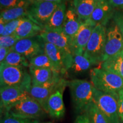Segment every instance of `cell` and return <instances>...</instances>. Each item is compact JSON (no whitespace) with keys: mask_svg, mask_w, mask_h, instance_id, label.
Returning a JSON list of instances; mask_svg holds the SVG:
<instances>
[{"mask_svg":"<svg viewBox=\"0 0 123 123\" xmlns=\"http://www.w3.org/2000/svg\"><path fill=\"white\" fill-rule=\"evenodd\" d=\"M92 65L88 59H87L84 55H74L73 61L71 69L74 73L79 74L83 73L88 70Z\"/></svg>","mask_w":123,"mask_h":123,"instance_id":"cb8c5ba5","label":"cell"},{"mask_svg":"<svg viewBox=\"0 0 123 123\" xmlns=\"http://www.w3.org/2000/svg\"><path fill=\"white\" fill-rule=\"evenodd\" d=\"M82 23L83 22L77 14L74 6L69 7L66 11L62 29L71 41V45Z\"/></svg>","mask_w":123,"mask_h":123,"instance_id":"e0dca14e","label":"cell"},{"mask_svg":"<svg viewBox=\"0 0 123 123\" xmlns=\"http://www.w3.org/2000/svg\"><path fill=\"white\" fill-rule=\"evenodd\" d=\"M43 28L32 21L30 18L25 17L18 27L14 35L19 39L35 37L41 34Z\"/></svg>","mask_w":123,"mask_h":123,"instance_id":"d6986e66","label":"cell"},{"mask_svg":"<svg viewBox=\"0 0 123 123\" xmlns=\"http://www.w3.org/2000/svg\"><path fill=\"white\" fill-rule=\"evenodd\" d=\"M31 2L29 0H0L1 11L19 5H25L31 4Z\"/></svg>","mask_w":123,"mask_h":123,"instance_id":"f546056e","label":"cell"},{"mask_svg":"<svg viewBox=\"0 0 123 123\" xmlns=\"http://www.w3.org/2000/svg\"><path fill=\"white\" fill-rule=\"evenodd\" d=\"M64 79L62 80L48 100V113L53 119H62L65 113V107L63 101V92L67 86Z\"/></svg>","mask_w":123,"mask_h":123,"instance_id":"5bb4252c","label":"cell"},{"mask_svg":"<svg viewBox=\"0 0 123 123\" xmlns=\"http://www.w3.org/2000/svg\"></svg>","mask_w":123,"mask_h":123,"instance_id":"60d3db41","label":"cell"},{"mask_svg":"<svg viewBox=\"0 0 123 123\" xmlns=\"http://www.w3.org/2000/svg\"><path fill=\"white\" fill-rule=\"evenodd\" d=\"M20 40L14 34L1 36L0 37V47L12 49L16 43Z\"/></svg>","mask_w":123,"mask_h":123,"instance_id":"4dcf8cb0","label":"cell"},{"mask_svg":"<svg viewBox=\"0 0 123 123\" xmlns=\"http://www.w3.org/2000/svg\"><path fill=\"white\" fill-rule=\"evenodd\" d=\"M101 68L123 79V50L101 63Z\"/></svg>","mask_w":123,"mask_h":123,"instance_id":"7402d4cb","label":"cell"},{"mask_svg":"<svg viewBox=\"0 0 123 123\" xmlns=\"http://www.w3.org/2000/svg\"><path fill=\"white\" fill-rule=\"evenodd\" d=\"M5 113L16 117L38 120L44 117L47 113L37 101L29 95L10 108Z\"/></svg>","mask_w":123,"mask_h":123,"instance_id":"8992f818","label":"cell"},{"mask_svg":"<svg viewBox=\"0 0 123 123\" xmlns=\"http://www.w3.org/2000/svg\"><path fill=\"white\" fill-rule=\"evenodd\" d=\"M1 123H39L38 120L22 119L10 116L9 114H3L1 117Z\"/></svg>","mask_w":123,"mask_h":123,"instance_id":"f1b7e54d","label":"cell"},{"mask_svg":"<svg viewBox=\"0 0 123 123\" xmlns=\"http://www.w3.org/2000/svg\"><path fill=\"white\" fill-rule=\"evenodd\" d=\"M29 88L22 86L1 87V113L4 114L20 101L29 96Z\"/></svg>","mask_w":123,"mask_h":123,"instance_id":"ba28073f","label":"cell"},{"mask_svg":"<svg viewBox=\"0 0 123 123\" xmlns=\"http://www.w3.org/2000/svg\"><path fill=\"white\" fill-rule=\"evenodd\" d=\"M34 1H50V2L61 3L63 2H66L67 0H34Z\"/></svg>","mask_w":123,"mask_h":123,"instance_id":"74e56055","label":"cell"},{"mask_svg":"<svg viewBox=\"0 0 123 123\" xmlns=\"http://www.w3.org/2000/svg\"><path fill=\"white\" fill-rule=\"evenodd\" d=\"M2 63L15 67H27L30 66L29 61L26 58L12 50L10 51Z\"/></svg>","mask_w":123,"mask_h":123,"instance_id":"d4e9b609","label":"cell"},{"mask_svg":"<svg viewBox=\"0 0 123 123\" xmlns=\"http://www.w3.org/2000/svg\"><path fill=\"white\" fill-rule=\"evenodd\" d=\"M31 4L25 5H19L12 8L2 10L1 11L0 19L6 24L19 18L28 17V9Z\"/></svg>","mask_w":123,"mask_h":123,"instance_id":"603a6c76","label":"cell"},{"mask_svg":"<svg viewBox=\"0 0 123 123\" xmlns=\"http://www.w3.org/2000/svg\"><path fill=\"white\" fill-rule=\"evenodd\" d=\"M113 20L123 35V10H115Z\"/></svg>","mask_w":123,"mask_h":123,"instance_id":"1f68e13d","label":"cell"},{"mask_svg":"<svg viewBox=\"0 0 123 123\" xmlns=\"http://www.w3.org/2000/svg\"><path fill=\"white\" fill-rule=\"evenodd\" d=\"M66 2H62L59 5L50 19L44 25L43 29L56 30L62 28L67 11Z\"/></svg>","mask_w":123,"mask_h":123,"instance_id":"44dd1931","label":"cell"},{"mask_svg":"<svg viewBox=\"0 0 123 123\" xmlns=\"http://www.w3.org/2000/svg\"><path fill=\"white\" fill-rule=\"evenodd\" d=\"M61 75H58L51 81L42 85L34 86L31 84L28 90L29 95L39 103L47 113H48L49 99L63 79Z\"/></svg>","mask_w":123,"mask_h":123,"instance_id":"30bf717a","label":"cell"},{"mask_svg":"<svg viewBox=\"0 0 123 123\" xmlns=\"http://www.w3.org/2000/svg\"><path fill=\"white\" fill-rule=\"evenodd\" d=\"M6 24L2 20L0 19V35H2L4 32L5 27Z\"/></svg>","mask_w":123,"mask_h":123,"instance_id":"8d00e7d4","label":"cell"},{"mask_svg":"<svg viewBox=\"0 0 123 123\" xmlns=\"http://www.w3.org/2000/svg\"><path fill=\"white\" fill-rule=\"evenodd\" d=\"M61 3L46 1H34L29 7L28 18L43 28Z\"/></svg>","mask_w":123,"mask_h":123,"instance_id":"52a82bcc","label":"cell"},{"mask_svg":"<svg viewBox=\"0 0 123 123\" xmlns=\"http://www.w3.org/2000/svg\"><path fill=\"white\" fill-rule=\"evenodd\" d=\"M29 74L31 78V84L41 86L51 81L54 78L61 74L56 73L47 68H37L29 66Z\"/></svg>","mask_w":123,"mask_h":123,"instance_id":"ac0fdd59","label":"cell"},{"mask_svg":"<svg viewBox=\"0 0 123 123\" xmlns=\"http://www.w3.org/2000/svg\"><path fill=\"white\" fill-rule=\"evenodd\" d=\"M95 27L87 21L83 22L72 42L73 55L84 54Z\"/></svg>","mask_w":123,"mask_h":123,"instance_id":"2e32d148","label":"cell"},{"mask_svg":"<svg viewBox=\"0 0 123 123\" xmlns=\"http://www.w3.org/2000/svg\"><path fill=\"white\" fill-rule=\"evenodd\" d=\"M93 101L108 123H121L118 113L119 95L111 94L93 87Z\"/></svg>","mask_w":123,"mask_h":123,"instance_id":"3957f363","label":"cell"},{"mask_svg":"<svg viewBox=\"0 0 123 123\" xmlns=\"http://www.w3.org/2000/svg\"></svg>","mask_w":123,"mask_h":123,"instance_id":"ab89813d","label":"cell"},{"mask_svg":"<svg viewBox=\"0 0 123 123\" xmlns=\"http://www.w3.org/2000/svg\"><path fill=\"white\" fill-rule=\"evenodd\" d=\"M25 18V17L21 18L6 23L5 25L4 32L1 36H6V35L14 34L18 27L19 26L21 23L23 22Z\"/></svg>","mask_w":123,"mask_h":123,"instance_id":"83f0119b","label":"cell"},{"mask_svg":"<svg viewBox=\"0 0 123 123\" xmlns=\"http://www.w3.org/2000/svg\"><path fill=\"white\" fill-rule=\"evenodd\" d=\"M39 36L45 42L55 45L70 56H74L71 47V41L66 34L62 28L56 30L43 29Z\"/></svg>","mask_w":123,"mask_h":123,"instance_id":"4fadbf2b","label":"cell"},{"mask_svg":"<svg viewBox=\"0 0 123 123\" xmlns=\"http://www.w3.org/2000/svg\"><path fill=\"white\" fill-rule=\"evenodd\" d=\"M44 51L58 73L63 74L71 69L73 56H70L54 44L44 42Z\"/></svg>","mask_w":123,"mask_h":123,"instance_id":"8fae6325","label":"cell"},{"mask_svg":"<svg viewBox=\"0 0 123 123\" xmlns=\"http://www.w3.org/2000/svg\"></svg>","mask_w":123,"mask_h":123,"instance_id":"b9f144b4","label":"cell"},{"mask_svg":"<svg viewBox=\"0 0 123 123\" xmlns=\"http://www.w3.org/2000/svg\"><path fill=\"white\" fill-rule=\"evenodd\" d=\"M74 107L77 112H83L93 99V86L90 81L83 79L67 81Z\"/></svg>","mask_w":123,"mask_h":123,"instance_id":"7a4b0ae2","label":"cell"},{"mask_svg":"<svg viewBox=\"0 0 123 123\" xmlns=\"http://www.w3.org/2000/svg\"><path fill=\"white\" fill-rule=\"evenodd\" d=\"M1 87L22 86L30 88L31 78L25 67H15L2 63L0 65Z\"/></svg>","mask_w":123,"mask_h":123,"instance_id":"277c9868","label":"cell"},{"mask_svg":"<svg viewBox=\"0 0 123 123\" xmlns=\"http://www.w3.org/2000/svg\"><path fill=\"white\" fill-rule=\"evenodd\" d=\"M11 51V49L0 47V62L2 63L7 55Z\"/></svg>","mask_w":123,"mask_h":123,"instance_id":"e575fe53","label":"cell"},{"mask_svg":"<svg viewBox=\"0 0 123 123\" xmlns=\"http://www.w3.org/2000/svg\"><path fill=\"white\" fill-rule=\"evenodd\" d=\"M29 61L30 66H31L37 67V68H50L53 71L58 73L55 70L53 63L44 53L31 58L29 60Z\"/></svg>","mask_w":123,"mask_h":123,"instance_id":"4316f807","label":"cell"},{"mask_svg":"<svg viewBox=\"0 0 123 123\" xmlns=\"http://www.w3.org/2000/svg\"><path fill=\"white\" fill-rule=\"evenodd\" d=\"M123 50V35L113 20L106 27L105 43L101 63Z\"/></svg>","mask_w":123,"mask_h":123,"instance_id":"9c48e42d","label":"cell"},{"mask_svg":"<svg viewBox=\"0 0 123 123\" xmlns=\"http://www.w3.org/2000/svg\"><path fill=\"white\" fill-rule=\"evenodd\" d=\"M91 83L93 87L100 91L119 95L123 90V79L101 68H94L90 71Z\"/></svg>","mask_w":123,"mask_h":123,"instance_id":"6da1fadb","label":"cell"},{"mask_svg":"<svg viewBox=\"0 0 123 123\" xmlns=\"http://www.w3.org/2000/svg\"><path fill=\"white\" fill-rule=\"evenodd\" d=\"M74 123H90L88 117L84 112L78 115L75 120Z\"/></svg>","mask_w":123,"mask_h":123,"instance_id":"d590c367","label":"cell"},{"mask_svg":"<svg viewBox=\"0 0 123 123\" xmlns=\"http://www.w3.org/2000/svg\"><path fill=\"white\" fill-rule=\"evenodd\" d=\"M29 1H30L31 2H33V1H34V0H29Z\"/></svg>","mask_w":123,"mask_h":123,"instance_id":"f35d334b","label":"cell"},{"mask_svg":"<svg viewBox=\"0 0 123 123\" xmlns=\"http://www.w3.org/2000/svg\"><path fill=\"white\" fill-rule=\"evenodd\" d=\"M116 10H123V0H108Z\"/></svg>","mask_w":123,"mask_h":123,"instance_id":"836d02e7","label":"cell"},{"mask_svg":"<svg viewBox=\"0 0 123 123\" xmlns=\"http://www.w3.org/2000/svg\"><path fill=\"white\" fill-rule=\"evenodd\" d=\"M105 39L106 26L98 25L93 29L83 54L93 64L101 63Z\"/></svg>","mask_w":123,"mask_h":123,"instance_id":"5b68a950","label":"cell"},{"mask_svg":"<svg viewBox=\"0 0 123 123\" xmlns=\"http://www.w3.org/2000/svg\"><path fill=\"white\" fill-rule=\"evenodd\" d=\"M115 10L108 0H98L93 13L87 21L94 26L98 25L106 26L113 19Z\"/></svg>","mask_w":123,"mask_h":123,"instance_id":"9a60e30c","label":"cell"},{"mask_svg":"<svg viewBox=\"0 0 123 123\" xmlns=\"http://www.w3.org/2000/svg\"><path fill=\"white\" fill-rule=\"evenodd\" d=\"M11 50L19 53L29 60L44 53V41L39 35L37 37L20 39Z\"/></svg>","mask_w":123,"mask_h":123,"instance_id":"7c38bea8","label":"cell"},{"mask_svg":"<svg viewBox=\"0 0 123 123\" xmlns=\"http://www.w3.org/2000/svg\"><path fill=\"white\" fill-rule=\"evenodd\" d=\"M84 112L87 115L90 123H108L93 101L90 103Z\"/></svg>","mask_w":123,"mask_h":123,"instance_id":"484cf974","label":"cell"},{"mask_svg":"<svg viewBox=\"0 0 123 123\" xmlns=\"http://www.w3.org/2000/svg\"><path fill=\"white\" fill-rule=\"evenodd\" d=\"M118 113H119V116L121 122H123V90L119 92Z\"/></svg>","mask_w":123,"mask_h":123,"instance_id":"d6a6232c","label":"cell"},{"mask_svg":"<svg viewBox=\"0 0 123 123\" xmlns=\"http://www.w3.org/2000/svg\"><path fill=\"white\" fill-rule=\"evenodd\" d=\"M98 0H73V6L82 22L88 20L93 13Z\"/></svg>","mask_w":123,"mask_h":123,"instance_id":"ffe728a7","label":"cell"}]
</instances>
